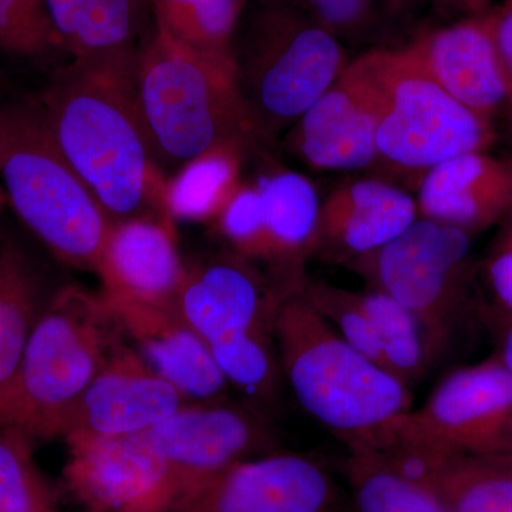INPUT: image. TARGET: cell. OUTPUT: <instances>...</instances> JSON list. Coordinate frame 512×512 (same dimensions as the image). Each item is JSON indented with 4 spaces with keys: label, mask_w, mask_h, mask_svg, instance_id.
Wrapping results in <instances>:
<instances>
[{
    "label": "cell",
    "mask_w": 512,
    "mask_h": 512,
    "mask_svg": "<svg viewBox=\"0 0 512 512\" xmlns=\"http://www.w3.org/2000/svg\"><path fill=\"white\" fill-rule=\"evenodd\" d=\"M0 53L26 60L67 57L47 0H0Z\"/></svg>",
    "instance_id": "31"
},
{
    "label": "cell",
    "mask_w": 512,
    "mask_h": 512,
    "mask_svg": "<svg viewBox=\"0 0 512 512\" xmlns=\"http://www.w3.org/2000/svg\"><path fill=\"white\" fill-rule=\"evenodd\" d=\"M156 16V15H154ZM128 92L165 177L220 148L272 153L252 123L231 56L185 45L156 18L127 77Z\"/></svg>",
    "instance_id": "2"
},
{
    "label": "cell",
    "mask_w": 512,
    "mask_h": 512,
    "mask_svg": "<svg viewBox=\"0 0 512 512\" xmlns=\"http://www.w3.org/2000/svg\"><path fill=\"white\" fill-rule=\"evenodd\" d=\"M345 470L357 512H450L380 451L349 450Z\"/></svg>",
    "instance_id": "27"
},
{
    "label": "cell",
    "mask_w": 512,
    "mask_h": 512,
    "mask_svg": "<svg viewBox=\"0 0 512 512\" xmlns=\"http://www.w3.org/2000/svg\"><path fill=\"white\" fill-rule=\"evenodd\" d=\"M487 456L503 461L507 466L512 467V436L510 439L505 440L501 446L495 448L493 453L487 454Z\"/></svg>",
    "instance_id": "39"
},
{
    "label": "cell",
    "mask_w": 512,
    "mask_h": 512,
    "mask_svg": "<svg viewBox=\"0 0 512 512\" xmlns=\"http://www.w3.org/2000/svg\"><path fill=\"white\" fill-rule=\"evenodd\" d=\"M483 278L503 325L512 319V241L501 235L484 261Z\"/></svg>",
    "instance_id": "34"
},
{
    "label": "cell",
    "mask_w": 512,
    "mask_h": 512,
    "mask_svg": "<svg viewBox=\"0 0 512 512\" xmlns=\"http://www.w3.org/2000/svg\"><path fill=\"white\" fill-rule=\"evenodd\" d=\"M377 97L379 163L423 177L450 158L488 151L497 128L466 109L427 73L412 47L380 46L357 56Z\"/></svg>",
    "instance_id": "7"
},
{
    "label": "cell",
    "mask_w": 512,
    "mask_h": 512,
    "mask_svg": "<svg viewBox=\"0 0 512 512\" xmlns=\"http://www.w3.org/2000/svg\"><path fill=\"white\" fill-rule=\"evenodd\" d=\"M187 269L170 218H133L111 225L94 274L111 301L173 309Z\"/></svg>",
    "instance_id": "18"
},
{
    "label": "cell",
    "mask_w": 512,
    "mask_h": 512,
    "mask_svg": "<svg viewBox=\"0 0 512 512\" xmlns=\"http://www.w3.org/2000/svg\"><path fill=\"white\" fill-rule=\"evenodd\" d=\"M512 436V373L497 359L454 370L384 437L390 456H487Z\"/></svg>",
    "instance_id": "9"
},
{
    "label": "cell",
    "mask_w": 512,
    "mask_h": 512,
    "mask_svg": "<svg viewBox=\"0 0 512 512\" xmlns=\"http://www.w3.org/2000/svg\"><path fill=\"white\" fill-rule=\"evenodd\" d=\"M302 291L340 338L346 340L357 352L384 367L375 330L359 292L309 279H306Z\"/></svg>",
    "instance_id": "32"
},
{
    "label": "cell",
    "mask_w": 512,
    "mask_h": 512,
    "mask_svg": "<svg viewBox=\"0 0 512 512\" xmlns=\"http://www.w3.org/2000/svg\"><path fill=\"white\" fill-rule=\"evenodd\" d=\"M183 394L124 343L77 400L62 439L140 433L187 404Z\"/></svg>",
    "instance_id": "16"
},
{
    "label": "cell",
    "mask_w": 512,
    "mask_h": 512,
    "mask_svg": "<svg viewBox=\"0 0 512 512\" xmlns=\"http://www.w3.org/2000/svg\"><path fill=\"white\" fill-rule=\"evenodd\" d=\"M417 218L412 195L387 181L363 178L339 185L320 204L316 255L349 265L400 237Z\"/></svg>",
    "instance_id": "20"
},
{
    "label": "cell",
    "mask_w": 512,
    "mask_h": 512,
    "mask_svg": "<svg viewBox=\"0 0 512 512\" xmlns=\"http://www.w3.org/2000/svg\"><path fill=\"white\" fill-rule=\"evenodd\" d=\"M503 119L505 121V134H507L508 143L511 144L512 147V101L510 106L505 110Z\"/></svg>",
    "instance_id": "40"
},
{
    "label": "cell",
    "mask_w": 512,
    "mask_h": 512,
    "mask_svg": "<svg viewBox=\"0 0 512 512\" xmlns=\"http://www.w3.org/2000/svg\"><path fill=\"white\" fill-rule=\"evenodd\" d=\"M419 217L480 234L512 212V157L474 151L450 158L417 181Z\"/></svg>",
    "instance_id": "21"
},
{
    "label": "cell",
    "mask_w": 512,
    "mask_h": 512,
    "mask_svg": "<svg viewBox=\"0 0 512 512\" xmlns=\"http://www.w3.org/2000/svg\"><path fill=\"white\" fill-rule=\"evenodd\" d=\"M427 73L453 99L494 124L512 100L490 12L456 19L421 32L409 42Z\"/></svg>",
    "instance_id": "15"
},
{
    "label": "cell",
    "mask_w": 512,
    "mask_h": 512,
    "mask_svg": "<svg viewBox=\"0 0 512 512\" xmlns=\"http://www.w3.org/2000/svg\"><path fill=\"white\" fill-rule=\"evenodd\" d=\"M231 59L245 107L271 151L352 60L340 40L289 0H249Z\"/></svg>",
    "instance_id": "5"
},
{
    "label": "cell",
    "mask_w": 512,
    "mask_h": 512,
    "mask_svg": "<svg viewBox=\"0 0 512 512\" xmlns=\"http://www.w3.org/2000/svg\"><path fill=\"white\" fill-rule=\"evenodd\" d=\"M69 62L128 72L153 30V0H47Z\"/></svg>",
    "instance_id": "22"
},
{
    "label": "cell",
    "mask_w": 512,
    "mask_h": 512,
    "mask_svg": "<svg viewBox=\"0 0 512 512\" xmlns=\"http://www.w3.org/2000/svg\"><path fill=\"white\" fill-rule=\"evenodd\" d=\"M491 19L498 50L512 84V0H503L500 5L494 6Z\"/></svg>",
    "instance_id": "35"
},
{
    "label": "cell",
    "mask_w": 512,
    "mask_h": 512,
    "mask_svg": "<svg viewBox=\"0 0 512 512\" xmlns=\"http://www.w3.org/2000/svg\"><path fill=\"white\" fill-rule=\"evenodd\" d=\"M6 205H8V201H6L5 191H3L2 183H0V220H2Z\"/></svg>",
    "instance_id": "42"
},
{
    "label": "cell",
    "mask_w": 512,
    "mask_h": 512,
    "mask_svg": "<svg viewBox=\"0 0 512 512\" xmlns=\"http://www.w3.org/2000/svg\"><path fill=\"white\" fill-rule=\"evenodd\" d=\"M284 298L261 266L224 249L187 262L173 309L212 346L274 325Z\"/></svg>",
    "instance_id": "13"
},
{
    "label": "cell",
    "mask_w": 512,
    "mask_h": 512,
    "mask_svg": "<svg viewBox=\"0 0 512 512\" xmlns=\"http://www.w3.org/2000/svg\"><path fill=\"white\" fill-rule=\"evenodd\" d=\"M375 2L390 18H400L409 13L419 0H375Z\"/></svg>",
    "instance_id": "38"
},
{
    "label": "cell",
    "mask_w": 512,
    "mask_h": 512,
    "mask_svg": "<svg viewBox=\"0 0 512 512\" xmlns=\"http://www.w3.org/2000/svg\"><path fill=\"white\" fill-rule=\"evenodd\" d=\"M495 357L512 373V319L503 325L500 349Z\"/></svg>",
    "instance_id": "37"
},
{
    "label": "cell",
    "mask_w": 512,
    "mask_h": 512,
    "mask_svg": "<svg viewBox=\"0 0 512 512\" xmlns=\"http://www.w3.org/2000/svg\"><path fill=\"white\" fill-rule=\"evenodd\" d=\"M128 73L67 62L33 99L56 147L111 225L170 218L164 204L167 177L134 110Z\"/></svg>",
    "instance_id": "1"
},
{
    "label": "cell",
    "mask_w": 512,
    "mask_h": 512,
    "mask_svg": "<svg viewBox=\"0 0 512 512\" xmlns=\"http://www.w3.org/2000/svg\"><path fill=\"white\" fill-rule=\"evenodd\" d=\"M377 97L360 60L345 72L285 134V147L316 171H356L379 163Z\"/></svg>",
    "instance_id": "14"
},
{
    "label": "cell",
    "mask_w": 512,
    "mask_h": 512,
    "mask_svg": "<svg viewBox=\"0 0 512 512\" xmlns=\"http://www.w3.org/2000/svg\"><path fill=\"white\" fill-rule=\"evenodd\" d=\"M249 0H153L154 15L185 45L231 56V43Z\"/></svg>",
    "instance_id": "29"
},
{
    "label": "cell",
    "mask_w": 512,
    "mask_h": 512,
    "mask_svg": "<svg viewBox=\"0 0 512 512\" xmlns=\"http://www.w3.org/2000/svg\"><path fill=\"white\" fill-rule=\"evenodd\" d=\"M359 295L375 330L384 367L412 386L431 367L419 320L382 291L367 288Z\"/></svg>",
    "instance_id": "28"
},
{
    "label": "cell",
    "mask_w": 512,
    "mask_h": 512,
    "mask_svg": "<svg viewBox=\"0 0 512 512\" xmlns=\"http://www.w3.org/2000/svg\"><path fill=\"white\" fill-rule=\"evenodd\" d=\"M275 339L293 396L349 450L379 451L412 410L410 387L340 338L302 289L279 303Z\"/></svg>",
    "instance_id": "3"
},
{
    "label": "cell",
    "mask_w": 512,
    "mask_h": 512,
    "mask_svg": "<svg viewBox=\"0 0 512 512\" xmlns=\"http://www.w3.org/2000/svg\"><path fill=\"white\" fill-rule=\"evenodd\" d=\"M450 512H512V467L493 457L390 456Z\"/></svg>",
    "instance_id": "23"
},
{
    "label": "cell",
    "mask_w": 512,
    "mask_h": 512,
    "mask_svg": "<svg viewBox=\"0 0 512 512\" xmlns=\"http://www.w3.org/2000/svg\"><path fill=\"white\" fill-rule=\"evenodd\" d=\"M504 237L510 238L512 241V212L505 218V229L503 232Z\"/></svg>",
    "instance_id": "41"
},
{
    "label": "cell",
    "mask_w": 512,
    "mask_h": 512,
    "mask_svg": "<svg viewBox=\"0 0 512 512\" xmlns=\"http://www.w3.org/2000/svg\"><path fill=\"white\" fill-rule=\"evenodd\" d=\"M32 256L13 237L0 241V402L15 379L50 295Z\"/></svg>",
    "instance_id": "24"
},
{
    "label": "cell",
    "mask_w": 512,
    "mask_h": 512,
    "mask_svg": "<svg viewBox=\"0 0 512 512\" xmlns=\"http://www.w3.org/2000/svg\"><path fill=\"white\" fill-rule=\"evenodd\" d=\"M229 389L241 402L265 413L274 406L284 382L274 325L261 326L210 346Z\"/></svg>",
    "instance_id": "26"
},
{
    "label": "cell",
    "mask_w": 512,
    "mask_h": 512,
    "mask_svg": "<svg viewBox=\"0 0 512 512\" xmlns=\"http://www.w3.org/2000/svg\"><path fill=\"white\" fill-rule=\"evenodd\" d=\"M33 443L18 430L0 427V512H60Z\"/></svg>",
    "instance_id": "30"
},
{
    "label": "cell",
    "mask_w": 512,
    "mask_h": 512,
    "mask_svg": "<svg viewBox=\"0 0 512 512\" xmlns=\"http://www.w3.org/2000/svg\"><path fill=\"white\" fill-rule=\"evenodd\" d=\"M104 299L119 320L128 343L188 403L228 399L231 389L215 363L210 346L174 309Z\"/></svg>",
    "instance_id": "19"
},
{
    "label": "cell",
    "mask_w": 512,
    "mask_h": 512,
    "mask_svg": "<svg viewBox=\"0 0 512 512\" xmlns=\"http://www.w3.org/2000/svg\"><path fill=\"white\" fill-rule=\"evenodd\" d=\"M471 238L419 217L400 237L346 265L419 320L431 366L450 348L473 306Z\"/></svg>",
    "instance_id": "8"
},
{
    "label": "cell",
    "mask_w": 512,
    "mask_h": 512,
    "mask_svg": "<svg viewBox=\"0 0 512 512\" xmlns=\"http://www.w3.org/2000/svg\"><path fill=\"white\" fill-rule=\"evenodd\" d=\"M419 2L430 3L440 12L456 16V19L484 15L494 8L493 0H419Z\"/></svg>",
    "instance_id": "36"
},
{
    "label": "cell",
    "mask_w": 512,
    "mask_h": 512,
    "mask_svg": "<svg viewBox=\"0 0 512 512\" xmlns=\"http://www.w3.org/2000/svg\"><path fill=\"white\" fill-rule=\"evenodd\" d=\"M252 157L239 148H220L183 165L165 180L164 204L175 221L212 224L244 180Z\"/></svg>",
    "instance_id": "25"
},
{
    "label": "cell",
    "mask_w": 512,
    "mask_h": 512,
    "mask_svg": "<svg viewBox=\"0 0 512 512\" xmlns=\"http://www.w3.org/2000/svg\"><path fill=\"white\" fill-rule=\"evenodd\" d=\"M254 184L264 258L261 268L284 295L301 291L306 264L318 247L320 201L306 175L279 164L272 153L259 156Z\"/></svg>",
    "instance_id": "17"
},
{
    "label": "cell",
    "mask_w": 512,
    "mask_h": 512,
    "mask_svg": "<svg viewBox=\"0 0 512 512\" xmlns=\"http://www.w3.org/2000/svg\"><path fill=\"white\" fill-rule=\"evenodd\" d=\"M64 441V480L90 511L168 512L177 503L173 477L144 431Z\"/></svg>",
    "instance_id": "11"
},
{
    "label": "cell",
    "mask_w": 512,
    "mask_h": 512,
    "mask_svg": "<svg viewBox=\"0 0 512 512\" xmlns=\"http://www.w3.org/2000/svg\"><path fill=\"white\" fill-rule=\"evenodd\" d=\"M343 45L376 42L390 18L375 0H289Z\"/></svg>",
    "instance_id": "33"
},
{
    "label": "cell",
    "mask_w": 512,
    "mask_h": 512,
    "mask_svg": "<svg viewBox=\"0 0 512 512\" xmlns=\"http://www.w3.org/2000/svg\"><path fill=\"white\" fill-rule=\"evenodd\" d=\"M144 433L173 477L177 503L227 468L271 453L275 443L265 413L229 399L187 403Z\"/></svg>",
    "instance_id": "10"
},
{
    "label": "cell",
    "mask_w": 512,
    "mask_h": 512,
    "mask_svg": "<svg viewBox=\"0 0 512 512\" xmlns=\"http://www.w3.org/2000/svg\"><path fill=\"white\" fill-rule=\"evenodd\" d=\"M335 483L316 458H248L185 494L168 512H336Z\"/></svg>",
    "instance_id": "12"
},
{
    "label": "cell",
    "mask_w": 512,
    "mask_h": 512,
    "mask_svg": "<svg viewBox=\"0 0 512 512\" xmlns=\"http://www.w3.org/2000/svg\"><path fill=\"white\" fill-rule=\"evenodd\" d=\"M126 342L100 292L77 285L55 289L0 402V427L33 441L62 437L77 400Z\"/></svg>",
    "instance_id": "4"
},
{
    "label": "cell",
    "mask_w": 512,
    "mask_h": 512,
    "mask_svg": "<svg viewBox=\"0 0 512 512\" xmlns=\"http://www.w3.org/2000/svg\"><path fill=\"white\" fill-rule=\"evenodd\" d=\"M0 183L9 207L57 261L96 271L111 222L33 100L0 107Z\"/></svg>",
    "instance_id": "6"
}]
</instances>
